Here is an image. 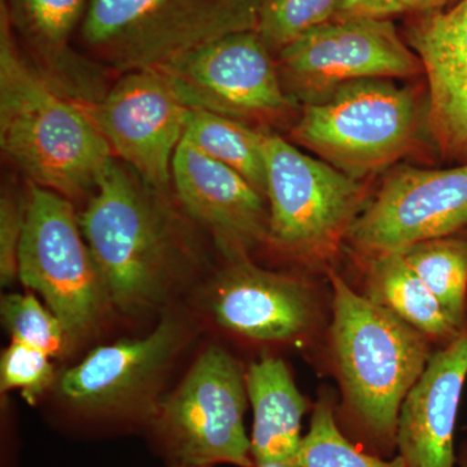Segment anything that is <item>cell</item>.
<instances>
[{
  "instance_id": "obj_23",
  "label": "cell",
  "mask_w": 467,
  "mask_h": 467,
  "mask_svg": "<svg viewBox=\"0 0 467 467\" xmlns=\"http://www.w3.org/2000/svg\"><path fill=\"white\" fill-rule=\"evenodd\" d=\"M297 460L303 467H407L401 456L387 460L355 447L337 426L333 404L326 398L313 410Z\"/></svg>"
},
{
  "instance_id": "obj_19",
  "label": "cell",
  "mask_w": 467,
  "mask_h": 467,
  "mask_svg": "<svg viewBox=\"0 0 467 467\" xmlns=\"http://www.w3.org/2000/svg\"><path fill=\"white\" fill-rule=\"evenodd\" d=\"M245 383L254 410V462L296 459L309 401L297 389L287 365L281 358H263L248 368Z\"/></svg>"
},
{
  "instance_id": "obj_18",
  "label": "cell",
  "mask_w": 467,
  "mask_h": 467,
  "mask_svg": "<svg viewBox=\"0 0 467 467\" xmlns=\"http://www.w3.org/2000/svg\"><path fill=\"white\" fill-rule=\"evenodd\" d=\"M467 379V318L431 353L399 414L396 447L407 467H454V430Z\"/></svg>"
},
{
  "instance_id": "obj_1",
  "label": "cell",
  "mask_w": 467,
  "mask_h": 467,
  "mask_svg": "<svg viewBox=\"0 0 467 467\" xmlns=\"http://www.w3.org/2000/svg\"><path fill=\"white\" fill-rule=\"evenodd\" d=\"M192 223L173 192L113 159L79 214L110 304L140 315L167 299L199 263Z\"/></svg>"
},
{
  "instance_id": "obj_4",
  "label": "cell",
  "mask_w": 467,
  "mask_h": 467,
  "mask_svg": "<svg viewBox=\"0 0 467 467\" xmlns=\"http://www.w3.org/2000/svg\"><path fill=\"white\" fill-rule=\"evenodd\" d=\"M396 81L355 79L301 107L288 131L292 142L356 181L386 173L423 135L430 140L427 91Z\"/></svg>"
},
{
  "instance_id": "obj_30",
  "label": "cell",
  "mask_w": 467,
  "mask_h": 467,
  "mask_svg": "<svg viewBox=\"0 0 467 467\" xmlns=\"http://www.w3.org/2000/svg\"><path fill=\"white\" fill-rule=\"evenodd\" d=\"M252 467H303L299 460H287V461H264V462H256L254 461Z\"/></svg>"
},
{
  "instance_id": "obj_22",
  "label": "cell",
  "mask_w": 467,
  "mask_h": 467,
  "mask_svg": "<svg viewBox=\"0 0 467 467\" xmlns=\"http://www.w3.org/2000/svg\"><path fill=\"white\" fill-rule=\"evenodd\" d=\"M400 254L434 294L448 317L462 327L467 318V236L430 239Z\"/></svg>"
},
{
  "instance_id": "obj_24",
  "label": "cell",
  "mask_w": 467,
  "mask_h": 467,
  "mask_svg": "<svg viewBox=\"0 0 467 467\" xmlns=\"http://www.w3.org/2000/svg\"><path fill=\"white\" fill-rule=\"evenodd\" d=\"M340 0H263L256 32L273 54L333 20Z\"/></svg>"
},
{
  "instance_id": "obj_12",
  "label": "cell",
  "mask_w": 467,
  "mask_h": 467,
  "mask_svg": "<svg viewBox=\"0 0 467 467\" xmlns=\"http://www.w3.org/2000/svg\"><path fill=\"white\" fill-rule=\"evenodd\" d=\"M182 325L165 318L147 337L98 347L60 378L67 407L90 422L149 427L158 392L182 344Z\"/></svg>"
},
{
  "instance_id": "obj_33",
  "label": "cell",
  "mask_w": 467,
  "mask_h": 467,
  "mask_svg": "<svg viewBox=\"0 0 467 467\" xmlns=\"http://www.w3.org/2000/svg\"><path fill=\"white\" fill-rule=\"evenodd\" d=\"M457 2H459V0H454V3H457Z\"/></svg>"
},
{
  "instance_id": "obj_8",
  "label": "cell",
  "mask_w": 467,
  "mask_h": 467,
  "mask_svg": "<svg viewBox=\"0 0 467 467\" xmlns=\"http://www.w3.org/2000/svg\"><path fill=\"white\" fill-rule=\"evenodd\" d=\"M190 109L205 110L276 133L301 106L285 92L275 55L256 30L229 34L158 67Z\"/></svg>"
},
{
  "instance_id": "obj_32",
  "label": "cell",
  "mask_w": 467,
  "mask_h": 467,
  "mask_svg": "<svg viewBox=\"0 0 467 467\" xmlns=\"http://www.w3.org/2000/svg\"><path fill=\"white\" fill-rule=\"evenodd\" d=\"M461 234H463V235L467 236V230H466V232H463V233H461Z\"/></svg>"
},
{
  "instance_id": "obj_28",
  "label": "cell",
  "mask_w": 467,
  "mask_h": 467,
  "mask_svg": "<svg viewBox=\"0 0 467 467\" xmlns=\"http://www.w3.org/2000/svg\"><path fill=\"white\" fill-rule=\"evenodd\" d=\"M404 14L401 0H340L334 18H379L391 20L396 15Z\"/></svg>"
},
{
  "instance_id": "obj_9",
  "label": "cell",
  "mask_w": 467,
  "mask_h": 467,
  "mask_svg": "<svg viewBox=\"0 0 467 467\" xmlns=\"http://www.w3.org/2000/svg\"><path fill=\"white\" fill-rule=\"evenodd\" d=\"M18 279L45 299L63 325L67 342L94 333L110 304L75 202L33 183L18 250Z\"/></svg>"
},
{
  "instance_id": "obj_14",
  "label": "cell",
  "mask_w": 467,
  "mask_h": 467,
  "mask_svg": "<svg viewBox=\"0 0 467 467\" xmlns=\"http://www.w3.org/2000/svg\"><path fill=\"white\" fill-rule=\"evenodd\" d=\"M171 189L187 216L211 235L227 263L250 259L254 248L267 243L265 196L184 140L174 155Z\"/></svg>"
},
{
  "instance_id": "obj_7",
  "label": "cell",
  "mask_w": 467,
  "mask_h": 467,
  "mask_svg": "<svg viewBox=\"0 0 467 467\" xmlns=\"http://www.w3.org/2000/svg\"><path fill=\"white\" fill-rule=\"evenodd\" d=\"M248 402L239 362L225 349L209 347L159 402L147 430L167 467H252L244 427Z\"/></svg>"
},
{
  "instance_id": "obj_10",
  "label": "cell",
  "mask_w": 467,
  "mask_h": 467,
  "mask_svg": "<svg viewBox=\"0 0 467 467\" xmlns=\"http://www.w3.org/2000/svg\"><path fill=\"white\" fill-rule=\"evenodd\" d=\"M275 61L285 92L301 107L355 79L423 75L420 58L392 21L379 18H333L288 43Z\"/></svg>"
},
{
  "instance_id": "obj_17",
  "label": "cell",
  "mask_w": 467,
  "mask_h": 467,
  "mask_svg": "<svg viewBox=\"0 0 467 467\" xmlns=\"http://www.w3.org/2000/svg\"><path fill=\"white\" fill-rule=\"evenodd\" d=\"M212 290L217 321L257 342L297 339L317 317L315 296L306 282L254 265L251 259L229 263Z\"/></svg>"
},
{
  "instance_id": "obj_29",
  "label": "cell",
  "mask_w": 467,
  "mask_h": 467,
  "mask_svg": "<svg viewBox=\"0 0 467 467\" xmlns=\"http://www.w3.org/2000/svg\"><path fill=\"white\" fill-rule=\"evenodd\" d=\"M454 5V0H401L402 12L409 15L427 14Z\"/></svg>"
},
{
  "instance_id": "obj_2",
  "label": "cell",
  "mask_w": 467,
  "mask_h": 467,
  "mask_svg": "<svg viewBox=\"0 0 467 467\" xmlns=\"http://www.w3.org/2000/svg\"><path fill=\"white\" fill-rule=\"evenodd\" d=\"M0 147L30 183L88 202L113 155L84 107L30 66L0 3Z\"/></svg>"
},
{
  "instance_id": "obj_25",
  "label": "cell",
  "mask_w": 467,
  "mask_h": 467,
  "mask_svg": "<svg viewBox=\"0 0 467 467\" xmlns=\"http://www.w3.org/2000/svg\"><path fill=\"white\" fill-rule=\"evenodd\" d=\"M2 317L15 342L57 356L67 343L66 331L57 316L32 294L2 297Z\"/></svg>"
},
{
  "instance_id": "obj_3",
  "label": "cell",
  "mask_w": 467,
  "mask_h": 467,
  "mask_svg": "<svg viewBox=\"0 0 467 467\" xmlns=\"http://www.w3.org/2000/svg\"><path fill=\"white\" fill-rule=\"evenodd\" d=\"M331 349L344 393V422L371 454L396 447L399 414L431 356V340L358 294L328 267Z\"/></svg>"
},
{
  "instance_id": "obj_21",
  "label": "cell",
  "mask_w": 467,
  "mask_h": 467,
  "mask_svg": "<svg viewBox=\"0 0 467 467\" xmlns=\"http://www.w3.org/2000/svg\"><path fill=\"white\" fill-rule=\"evenodd\" d=\"M269 134L227 117L190 109L183 140L241 174L265 196V144Z\"/></svg>"
},
{
  "instance_id": "obj_6",
  "label": "cell",
  "mask_w": 467,
  "mask_h": 467,
  "mask_svg": "<svg viewBox=\"0 0 467 467\" xmlns=\"http://www.w3.org/2000/svg\"><path fill=\"white\" fill-rule=\"evenodd\" d=\"M265 156L267 243L297 263L327 270L367 207L368 182L303 152L279 133L267 135Z\"/></svg>"
},
{
  "instance_id": "obj_27",
  "label": "cell",
  "mask_w": 467,
  "mask_h": 467,
  "mask_svg": "<svg viewBox=\"0 0 467 467\" xmlns=\"http://www.w3.org/2000/svg\"><path fill=\"white\" fill-rule=\"evenodd\" d=\"M55 379L50 356L26 344H9L0 361V387L2 392L20 389L29 404H36Z\"/></svg>"
},
{
  "instance_id": "obj_13",
  "label": "cell",
  "mask_w": 467,
  "mask_h": 467,
  "mask_svg": "<svg viewBox=\"0 0 467 467\" xmlns=\"http://www.w3.org/2000/svg\"><path fill=\"white\" fill-rule=\"evenodd\" d=\"M113 158L162 192L171 189V167L182 142L190 109L156 69L133 70L113 79L103 99L84 107Z\"/></svg>"
},
{
  "instance_id": "obj_15",
  "label": "cell",
  "mask_w": 467,
  "mask_h": 467,
  "mask_svg": "<svg viewBox=\"0 0 467 467\" xmlns=\"http://www.w3.org/2000/svg\"><path fill=\"white\" fill-rule=\"evenodd\" d=\"M405 42L422 66L436 155L447 164H467V0L411 15Z\"/></svg>"
},
{
  "instance_id": "obj_31",
  "label": "cell",
  "mask_w": 467,
  "mask_h": 467,
  "mask_svg": "<svg viewBox=\"0 0 467 467\" xmlns=\"http://www.w3.org/2000/svg\"><path fill=\"white\" fill-rule=\"evenodd\" d=\"M460 467H467V444L463 445L460 451L459 459H457Z\"/></svg>"
},
{
  "instance_id": "obj_20",
  "label": "cell",
  "mask_w": 467,
  "mask_h": 467,
  "mask_svg": "<svg viewBox=\"0 0 467 467\" xmlns=\"http://www.w3.org/2000/svg\"><path fill=\"white\" fill-rule=\"evenodd\" d=\"M364 295L396 317L425 334L431 342H451L461 327L448 317L441 303L409 266L400 252L362 260Z\"/></svg>"
},
{
  "instance_id": "obj_11",
  "label": "cell",
  "mask_w": 467,
  "mask_h": 467,
  "mask_svg": "<svg viewBox=\"0 0 467 467\" xmlns=\"http://www.w3.org/2000/svg\"><path fill=\"white\" fill-rule=\"evenodd\" d=\"M467 230V164L429 169L398 164L350 227L346 244L359 260Z\"/></svg>"
},
{
  "instance_id": "obj_5",
  "label": "cell",
  "mask_w": 467,
  "mask_h": 467,
  "mask_svg": "<svg viewBox=\"0 0 467 467\" xmlns=\"http://www.w3.org/2000/svg\"><path fill=\"white\" fill-rule=\"evenodd\" d=\"M263 0H88L84 52L119 76L158 69L229 34L256 30Z\"/></svg>"
},
{
  "instance_id": "obj_16",
  "label": "cell",
  "mask_w": 467,
  "mask_h": 467,
  "mask_svg": "<svg viewBox=\"0 0 467 467\" xmlns=\"http://www.w3.org/2000/svg\"><path fill=\"white\" fill-rule=\"evenodd\" d=\"M21 51L58 94L90 107L103 99L113 79L106 67L72 46L88 0H0Z\"/></svg>"
},
{
  "instance_id": "obj_26",
  "label": "cell",
  "mask_w": 467,
  "mask_h": 467,
  "mask_svg": "<svg viewBox=\"0 0 467 467\" xmlns=\"http://www.w3.org/2000/svg\"><path fill=\"white\" fill-rule=\"evenodd\" d=\"M30 183L8 178L0 196V281L2 285L18 278V250L26 229L30 202Z\"/></svg>"
}]
</instances>
